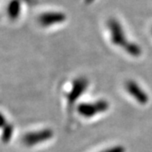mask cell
I'll return each mask as SVG.
<instances>
[{
	"label": "cell",
	"instance_id": "6da1fadb",
	"mask_svg": "<svg viewBox=\"0 0 152 152\" xmlns=\"http://www.w3.org/2000/svg\"><path fill=\"white\" fill-rule=\"evenodd\" d=\"M107 27L110 34V39L114 46L124 49L128 44L130 42L127 39L124 28L121 22L116 18H109L107 22Z\"/></svg>",
	"mask_w": 152,
	"mask_h": 152
},
{
	"label": "cell",
	"instance_id": "7a4b0ae2",
	"mask_svg": "<svg viewBox=\"0 0 152 152\" xmlns=\"http://www.w3.org/2000/svg\"><path fill=\"white\" fill-rule=\"evenodd\" d=\"M109 108V102L106 100H99L94 102H84L77 107L79 114L85 118H92L99 113H105Z\"/></svg>",
	"mask_w": 152,
	"mask_h": 152
},
{
	"label": "cell",
	"instance_id": "3957f363",
	"mask_svg": "<svg viewBox=\"0 0 152 152\" xmlns=\"http://www.w3.org/2000/svg\"><path fill=\"white\" fill-rule=\"evenodd\" d=\"M53 136V131L51 129H43L26 133L22 137V143L28 147H32L38 144L51 140Z\"/></svg>",
	"mask_w": 152,
	"mask_h": 152
},
{
	"label": "cell",
	"instance_id": "277c9868",
	"mask_svg": "<svg viewBox=\"0 0 152 152\" xmlns=\"http://www.w3.org/2000/svg\"><path fill=\"white\" fill-rule=\"evenodd\" d=\"M67 16L61 11H48L42 14L38 17V23L43 27H52L64 23Z\"/></svg>",
	"mask_w": 152,
	"mask_h": 152
},
{
	"label": "cell",
	"instance_id": "5b68a950",
	"mask_svg": "<svg viewBox=\"0 0 152 152\" xmlns=\"http://www.w3.org/2000/svg\"><path fill=\"white\" fill-rule=\"evenodd\" d=\"M88 80L86 78H78L73 82L70 92L67 95V99L69 106H72L83 95L88 87Z\"/></svg>",
	"mask_w": 152,
	"mask_h": 152
},
{
	"label": "cell",
	"instance_id": "8992f818",
	"mask_svg": "<svg viewBox=\"0 0 152 152\" xmlns=\"http://www.w3.org/2000/svg\"><path fill=\"white\" fill-rule=\"evenodd\" d=\"M125 88L128 93L133 96L139 103L146 104L149 101V96L146 92L140 86L137 82L134 80H128L125 83Z\"/></svg>",
	"mask_w": 152,
	"mask_h": 152
},
{
	"label": "cell",
	"instance_id": "52a82bcc",
	"mask_svg": "<svg viewBox=\"0 0 152 152\" xmlns=\"http://www.w3.org/2000/svg\"><path fill=\"white\" fill-rule=\"evenodd\" d=\"M21 12V4L18 0H12L8 6V15L12 20L19 18Z\"/></svg>",
	"mask_w": 152,
	"mask_h": 152
},
{
	"label": "cell",
	"instance_id": "ba28073f",
	"mask_svg": "<svg viewBox=\"0 0 152 152\" xmlns=\"http://www.w3.org/2000/svg\"><path fill=\"white\" fill-rule=\"evenodd\" d=\"M14 130H15V127L14 125L8 123L3 128V132L1 134V140L4 143H8L11 140L12 136L14 134Z\"/></svg>",
	"mask_w": 152,
	"mask_h": 152
},
{
	"label": "cell",
	"instance_id": "9c48e42d",
	"mask_svg": "<svg viewBox=\"0 0 152 152\" xmlns=\"http://www.w3.org/2000/svg\"><path fill=\"white\" fill-rule=\"evenodd\" d=\"M124 50L128 54H129L132 57H140L142 53L140 47L134 42H130Z\"/></svg>",
	"mask_w": 152,
	"mask_h": 152
},
{
	"label": "cell",
	"instance_id": "30bf717a",
	"mask_svg": "<svg viewBox=\"0 0 152 152\" xmlns=\"http://www.w3.org/2000/svg\"><path fill=\"white\" fill-rule=\"evenodd\" d=\"M100 152H125V148L123 145H115L105 149Z\"/></svg>",
	"mask_w": 152,
	"mask_h": 152
},
{
	"label": "cell",
	"instance_id": "8fae6325",
	"mask_svg": "<svg viewBox=\"0 0 152 152\" xmlns=\"http://www.w3.org/2000/svg\"><path fill=\"white\" fill-rule=\"evenodd\" d=\"M7 124H8V122H7L5 116L2 113H0V128L3 129Z\"/></svg>",
	"mask_w": 152,
	"mask_h": 152
},
{
	"label": "cell",
	"instance_id": "7c38bea8",
	"mask_svg": "<svg viewBox=\"0 0 152 152\" xmlns=\"http://www.w3.org/2000/svg\"><path fill=\"white\" fill-rule=\"evenodd\" d=\"M85 1V3L86 4H92L94 1H96V0H84Z\"/></svg>",
	"mask_w": 152,
	"mask_h": 152
},
{
	"label": "cell",
	"instance_id": "4fadbf2b",
	"mask_svg": "<svg viewBox=\"0 0 152 152\" xmlns=\"http://www.w3.org/2000/svg\"><path fill=\"white\" fill-rule=\"evenodd\" d=\"M151 31H152V30H151Z\"/></svg>",
	"mask_w": 152,
	"mask_h": 152
}]
</instances>
